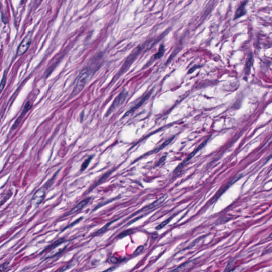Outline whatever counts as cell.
Masks as SVG:
<instances>
[{
	"label": "cell",
	"mask_w": 272,
	"mask_h": 272,
	"mask_svg": "<svg viewBox=\"0 0 272 272\" xmlns=\"http://www.w3.org/2000/svg\"><path fill=\"white\" fill-rule=\"evenodd\" d=\"M32 106H33V104H32L31 102H29V101H28V102H27V103L25 105V107H24L23 110H22L21 115L19 116L18 118L16 120L15 122L13 124V129H15L18 127V126L19 125V123L21 122L22 118L24 117L25 114H26L28 111L29 110H31V108L32 107Z\"/></svg>",
	"instance_id": "8992f818"
},
{
	"label": "cell",
	"mask_w": 272,
	"mask_h": 272,
	"mask_svg": "<svg viewBox=\"0 0 272 272\" xmlns=\"http://www.w3.org/2000/svg\"><path fill=\"white\" fill-rule=\"evenodd\" d=\"M253 55H250L249 56V58H248L247 61L246 62V74H249L251 66L253 65Z\"/></svg>",
	"instance_id": "5bb4252c"
},
{
	"label": "cell",
	"mask_w": 272,
	"mask_h": 272,
	"mask_svg": "<svg viewBox=\"0 0 272 272\" xmlns=\"http://www.w3.org/2000/svg\"><path fill=\"white\" fill-rule=\"evenodd\" d=\"M110 260L112 263H114V264H116V263H119L120 261V260L118 258L114 257V256L111 257Z\"/></svg>",
	"instance_id": "cb8c5ba5"
},
{
	"label": "cell",
	"mask_w": 272,
	"mask_h": 272,
	"mask_svg": "<svg viewBox=\"0 0 272 272\" xmlns=\"http://www.w3.org/2000/svg\"><path fill=\"white\" fill-rule=\"evenodd\" d=\"M128 92L125 89H123L122 91L116 96V98H115V99L113 101V103L111 105L110 107L106 112L105 116L107 117L109 116L116 109L119 107L120 105H121L125 102L126 99L128 96Z\"/></svg>",
	"instance_id": "3957f363"
},
{
	"label": "cell",
	"mask_w": 272,
	"mask_h": 272,
	"mask_svg": "<svg viewBox=\"0 0 272 272\" xmlns=\"http://www.w3.org/2000/svg\"><path fill=\"white\" fill-rule=\"evenodd\" d=\"M132 232V231L131 230H127V231H124V232H123L122 233H121L119 235V238H123V237H125V236H127V235H129V234L131 233Z\"/></svg>",
	"instance_id": "44dd1931"
},
{
	"label": "cell",
	"mask_w": 272,
	"mask_h": 272,
	"mask_svg": "<svg viewBox=\"0 0 272 272\" xmlns=\"http://www.w3.org/2000/svg\"><path fill=\"white\" fill-rule=\"evenodd\" d=\"M71 267V264H69V265H65V266H63V267L62 268L60 272H64V271H65L66 270H67V269H70Z\"/></svg>",
	"instance_id": "484cf974"
},
{
	"label": "cell",
	"mask_w": 272,
	"mask_h": 272,
	"mask_svg": "<svg viewBox=\"0 0 272 272\" xmlns=\"http://www.w3.org/2000/svg\"><path fill=\"white\" fill-rule=\"evenodd\" d=\"M172 141V139H168V141H165V143L164 144H162V145L160 146V147L159 148V149L157 150V152H159V150H161V149H163L164 147H165L166 145H168L171 141Z\"/></svg>",
	"instance_id": "603a6c76"
},
{
	"label": "cell",
	"mask_w": 272,
	"mask_h": 272,
	"mask_svg": "<svg viewBox=\"0 0 272 272\" xmlns=\"http://www.w3.org/2000/svg\"><path fill=\"white\" fill-rule=\"evenodd\" d=\"M242 269L241 267H236L235 268L233 269H231V271H230L229 272H241V271Z\"/></svg>",
	"instance_id": "d4e9b609"
},
{
	"label": "cell",
	"mask_w": 272,
	"mask_h": 272,
	"mask_svg": "<svg viewBox=\"0 0 272 272\" xmlns=\"http://www.w3.org/2000/svg\"><path fill=\"white\" fill-rule=\"evenodd\" d=\"M146 44H144L142 45L138 46L129 55L128 57L126 58L125 62L124 64H123L122 67L121 68V70L119 72V74H118V76H119L120 75L123 74L125 71L128 69L129 67L131 66L133 62H134L135 60L137 58L138 56L141 54V51L144 49V48L146 46H145Z\"/></svg>",
	"instance_id": "7a4b0ae2"
},
{
	"label": "cell",
	"mask_w": 272,
	"mask_h": 272,
	"mask_svg": "<svg viewBox=\"0 0 272 272\" xmlns=\"http://www.w3.org/2000/svg\"><path fill=\"white\" fill-rule=\"evenodd\" d=\"M64 239H59L58 240H57L56 241L54 242L53 243H52V245H50L49 246V247L47 248L45 250V251L49 250H51V249H54V248H55L56 247H58L59 245L62 244V243L64 242Z\"/></svg>",
	"instance_id": "9a60e30c"
},
{
	"label": "cell",
	"mask_w": 272,
	"mask_h": 272,
	"mask_svg": "<svg viewBox=\"0 0 272 272\" xmlns=\"http://www.w3.org/2000/svg\"><path fill=\"white\" fill-rule=\"evenodd\" d=\"M31 40H32V33H29L26 36V37L22 40V43H20V44L19 45L18 49H17V55L18 56H20L24 54L29 49L31 43Z\"/></svg>",
	"instance_id": "277c9868"
},
{
	"label": "cell",
	"mask_w": 272,
	"mask_h": 272,
	"mask_svg": "<svg viewBox=\"0 0 272 272\" xmlns=\"http://www.w3.org/2000/svg\"><path fill=\"white\" fill-rule=\"evenodd\" d=\"M90 199H91L90 198H87L83 200V201L80 202L78 205H77L71 211H69L67 215H70L72 214H74L77 212L81 210L83 208L85 207V206L86 205H87L88 204V202L90 200Z\"/></svg>",
	"instance_id": "9c48e42d"
},
{
	"label": "cell",
	"mask_w": 272,
	"mask_h": 272,
	"mask_svg": "<svg viewBox=\"0 0 272 272\" xmlns=\"http://www.w3.org/2000/svg\"><path fill=\"white\" fill-rule=\"evenodd\" d=\"M144 247L143 246H140L138 247L137 248V249L135 250L134 253V255L136 256V255H139V254H141V253L143 251V250H144Z\"/></svg>",
	"instance_id": "ffe728a7"
},
{
	"label": "cell",
	"mask_w": 272,
	"mask_h": 272,
	"mask_svg": "<svg viewBox=\"0 0 272 272\" xmlns=\"http://www.w3.org/2000/svg\"><path fill=\"white\" fill-rule=\"evenodd\" d=\"M112 222H110V223H109L108 224H107L106 225H105L104 227H103L102 229H101L99 230H98L97 232H96V233H95V235H96V234H101V233H103V232H104V231H105L107 229V227H108L109 226H110V225L112 223Z\"/></svg>",
	"instance_id": "d6986e66"
},
{
	"label": "cell",
	"mask_w": 272,
	"mask_h": 272,
	"mask_svg": "<svg viewBox=\"0 0 272 272\" xmlns=\"http://www.w3.org/2000/svg\"><path fill=\"white\" fill-rule=\"evenodd\" d=\"M152 91L153 90H150V92L144 94L142 97H141V98H139L138 99H137V102L135 103V105L133 106V107H132L128 111H127V112L125 114L123 118L130 115V114H131L132 113H133L134 112H135V111L137 110L138 108L141 107V106L144 104V102L149 98L150 96L152 93Z\"/></svg>",
	"instance_id": "5b68a950"
},
{
	"label": "cell",
	"mask_w": 272,
	"mask_h": 272,
	"mask_svg": "<svg viewBox=\"0 0 272 272\" xmlns=\"http://www.w3.org/2000/svg\"><path fill=\"white\" fill-rule=\"evenodd\" d=\"M114 267H111L110 269H106V270H105V271H104L102 272H112L114 270Z\"/></svg>",
	"instance_id": "4316f807"
},
{
	"label": "cell",
	"mask_w": 272,
	"mask_h": 272,
	"mask_svg": "<svg viewBox=\"0 0 272 272\" xmlns=\"http://www.w3.org/2000/svg\"><path fill=\"white\" fill-rule=\"evenodd\" d=\"M208 140V139H207L206 141H204V142H203V143H202V144H201L200 145H199V146L198 147V148H197L196 150H194V152H193V153H191V154H190L189 156H188V158H186V159H185V160L184 161V162H182V163H181L180 166H182V165H184V164H185V163H186L187 161H189V159H190L191 158H192L193 156H194V155H195V154H196V153L198 152V151H199V150L202 149V147H204V146H205Z\"/></svg>",
	"instance_id": "7c38bea8"
},
{
	"label": "cell",
	"mask_w": 272,
	"mask_h": 272,
	"mask_svg": "<svg viewBox=\"0 0 272 272\" xmlns=\"http://www.w3.org/2000/svg\"><path fill=\"white\" fill-rule=\"evenodd\" d=\"M247 1H244L241 3V4L240 6H239L234 17V20L240 18V17H241L242 16H243L246 14L247 11L246 10V6L247 5Z\"/></svg>",
	"instance_id": "8fae6325"
},
{
	"label": "cell",
	"mask_w": 272,
	"mask_h": 272,
	"mask_svg": "<svg viewBox=\"0 0 272 272\" xmlns=\"http://www.w3.org/2000/svg\"><path fill=\"white\" fill-rule=\"evenodd\" d=\"M92 159V156H90L89 158H88L87 159H86L84 162L83 163V164L81 165V171H84L86 170V168L88 167L90 162L91 161V160Z\"/></svg>",
	"instance_id": "2e32d148"
},
{
	"label": "cell",
	"mask_w": 272,
	"mask_h": 272,
	"mask_svg": "<svg viewBox=\"0 0 272 272\" xmlns=\"http://www.w3.org/2000/svg\"><path fill=\"white\" fill-rule=\"evenodd\" d=\"M165 52V47L163 44H161L159 47V51L154 55V60H157L163 56Z\"/></svg>",
	"instance_id": "4fadbf2b"
},
{
	"label": "cell",
	"mask_w": 272,
	"mask_h": 272,
	"mask_svg": "<svg viewBox=\"0 0 272 272\" xmlns=\"http://www.w3.org/2000/svg\"><path fill=\"white\" fill-rule=\"evenodd\" d=\"M45 196V189H44L43 188L40 189L35 193L32 199V202L34 204L36 205H39L43 201Z\"/></svg>",
	"instance_id": "ba28073f"
},
{
	"label": "cell",
	"mask_w": 272,
	"mask_h": 272,
	"mask_svg": "<svg viewBox=\"0 0 272 272\" xmlns=\"http://www.w3.org/2000/svg\"><path fill=\"white\" fill-rule=\"evenodd\" d=\"M6 74L5 73L3 75V78L2 79L1 82L0 83V94L3 91V89L5 87L6 83Z\"/></svg>",
	"instance_id": "e0dca14e"
},
{
	"label": "cell",
	"mask_w": 272,
	"mask_h": 272,
	"mask_svg": "<svg viewBox=\"0 0 272 272\" xmlns=\"http://www.w3.org/2000/svg\"><path fill=\"white\" fill-rule=\"evenodd\" d=\"M166 197H167V196H166V195H164V196H162V197H161L160 198L157 199L156 201L154 202L152 204H150V205H148L146 207H145L143 208L142 209H141V211H139V212L148 211V210L152 209H153V208H155L157 206H159V205H161L162 202H164L165 199H166Z\"/></svg>",
	"instance_id": "30bf717a"
},
{
	"label": "cell",
	"mask_w": 272,
	"mask_h": 272,
	"mask_svg": "<svg viewBox=\"0 0 272 272\" xmlns=\"http://www.w3.org/2000/svg\"><path fill=\"white\" fill-rule=\"evenodd\" d=\"M9 263L8 262H6L4 263H3V264H2L1 266H0V272H2L6 269V267L8 266Z\"/></svg>",
	"instance_id": "7402d4cb"
},
{
	"label": "cell",
	"mask_w": 272,
	"mask_h": 272,
	"mask_svg": "<svg viewBox=\"0 0 272 272\" xmlns=\"http://www.w3.org/2000/svg\"><path fill=\"white\" fill-rule=\"evenodd\" d=\"M171 220V218H169L168 220H166L165 221H164V222H162L161 224H160L159 226H157L156 227V229L160 230L162 229V228H163L164 226H166V225L170 222V221Z\"/></svg>",
	"instance_id": "ac0fdd59"
},
{
	"label": "cell",
	"mask_w": 272,
	"mask_h": 272,
	"mask_svg": "<svg viewBox=\"0 0 272 272\" xmlns=\"http://www.w3.org/2000/svg\"><path fill=\"white\" fill-rule=\"evenodd\" d=\"M94 74L93 71L87 66L81 71L74 81V89L71 96V97L76 96L83 90L87 81Z\"/></svg>",
	"instance_id": "6da1fadb"
},
{
	"label": "cell",
	"mask_w": 272,
	"mask_h": 272,
	"mask_svg": "<svg viewBox=\"0 0 272 272\" xmlns=\"http://www.w3.org/2000/svg\"><path fill=\"white\" fill-rule=\"evenodd\" d=\"M195 264L196 262L195 260L188 262L178 267L172 272H188L193 269Z\"/></svg>",
	"instance_id": "52a82bcc"
}]
</instances>
